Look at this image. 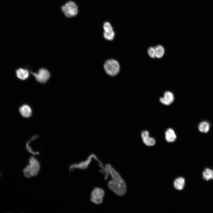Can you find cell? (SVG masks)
Segmentation results:
<instances>
[{
  "instance_id": "1",
  "label": "cell",
  "mask_w": 213,
  "mask_h": 213,
  "mask_svg": "<svg viewBox=\"0 0 213 213\" xmlns=\"http://www.w3.org/2000/svg\"><path fill=\"white\" fill-rule=\"evenodd\" d=\"M105 168L111 176V180L108 183L109 188L116 194L122 196L126 192V185L119 173L109 164L106 165Z\"/></svg>"
},
{
  "instance_id": "15",
  "label": "cell",
  "mask_w": 213,
  "mask_h": 213,
  "mask_svg": "<svg viewBox=\"0 0 213 213\" xmlns=\"http://www.w3.org/2000/svg\"><path fill=\"white\" fill-rule=\"evenodd\" d=\"M199 130L201 132L207 133L209 130V123L206 121L201 122L199 125Z\"/></svg>"
},
{
  "instance_id": "3",
  "label": "cell",
  "mask_w": 213,
  "mask_h": 213,
  "mask_svg": "<svg viewBox=\"0 0 213 213\" xmlns=\"http://www.w3.org/2000/svg\"><path fill=\"white\" fill-rule=\"evenodd\" d=\"M62 11L67 17L71 18L75 17L78 12V8L77 4L73 1H69L61 7Z\"/></svg>"
},
{
  "instance_id": "19",
  "label": "cell",
  "mask_w": 213,
  "mask_h": 213,
  "mask_svg": "<svg viewBox=\"0 0 213 213\" xmlns=\"http://www.w3.org/2000/svg\"><path fill=\"white\" fill-rule=\"evenodd\" d=\"M104 31L113 30V28L110 23L107 22H105L103 25Z\"/></svg>"
},
{
  "instance_id": "17",
  "label": "cell",
  "mask_w": 213,
  "mask_h": 213,
  "mask_svg": "<svg viewBox=\"0 0 213 213\" xmlns=\"http://www.w3.org/2000/svg\"><path fill=\"white\" fill-rule=\"evenodd\" d=\"M115 35L114 30L109 32H104L103 36L104 38L108 40H112L113 39Z\"/></svg>"
},
{
  "instance_id": "8",
  "label": "cell",
  "mask_w": 213,
  "mask_h": 213,
  "mask_svg": "<svg viewBox=\"0 0 213 213\" xmlns=\"http://www.w3.org/2000/svg\"><path fill=\"white\" fill-rule=\"evenodd\" d=\"M19 111L21 116L25 118L30 117L33 113L31 107L27 104H24L20 106L19 107Z\"/></svg>"
},
{
  "instance_id": "13",
  "label": "cell",
  "mask_w": 213,
  "mask_h": 213,
  "mask_svg": "<svg viewBox=\"0 0 213 213\" xmlns=\"http://www.w3.org/2000/svg\"><path fill=\"white\" fill-rule=\"evenodd\" d=\"M203 179L206 180L213 179V171L209 168H206L202 173Z\"/></svg>"
},
{
  "instance_id": "4",
  "label": "cell",
  "mask_w": 213,
  "mask_h": 213,
  "mask_svg": "<svg viewBox=\"0 0 213 213\" xmlns=\"http://www.w3.org/2000/svg\"><path fill=\"white\" fill-rule=\"evenodd\" d=\"M30 72L38 83L45 84L49 80L51 75L49 71L46 68L42 67L38 69L37 72H34L29 70Z\"/></svg>"
},
{
  "instance_id": "20",
  "label": "cell",
  "mask_w": 213,
  "mask_h": 213,
  "mask_svg": "<svg viewBox=\"0 0 213 213\" xmlns=\"http://www.w3.org/2000/svg\"><path fill=\"white\" fill-rule=\"evenodd\" d=\"M141 135V137L143 139L149 136V133L148 131L147 130H144L142 131Z\"/></svg>"
},
{
  "instance_id": "14",
  "label": "cell",
  "mask_w": 213,
  "mask_h": 213,
  "mask_svg": "<svg viewBox=\"0 0 213 213\" xmlns=\"http://www.w3.org/2000/svg\"><path fill=\"white\" fill-rule=\"evenodd\" d=\"M156 57L158 58L162 57L164 53V49L161 45H158L155 47Z\"/></svg>"
},
{
  "instance_id": "12",
  "label": "cell",
  "mask_w": 213,
  "mask_h": 213,
  "mask_svg": "<svg viewBox=\"0 0 213 213\" xmlns=\"http://www.w3.org/2000/svg\"><path fill=\"white\" fill-rule=\"evenodd\" d=\"M185 180L184 178L180 177L176 179L174 182V185L175 188L177 190H182L184 186Z\"/></svg>"
},
{
  "instance_id": "7",
  "label": "cell",
  "mask_w": 213,
  "mask_h": 213,
  "mask_svg": "<svg viewBox=\"0 0 213 213\" xmlns=\"http://www.w3.org/2000/svg\"><path fill=\"white\" fill-rule=\"evenodd\" d=\"M30 73L28 68L19 67L15 70V74L17 78L22 81L27 80L30 77Z\"/></svg>"
},
{
  "instance_id": "2",
  "label": "cell",
  "mask_w": 213,
  "mask_h": 213,
  "mask_svg": "<svg viewBox=\"0 0 213 213\" xmlns=\"http://www.w3.org/2000/svg\"><path fill=\"white\" fill-rule=\"evenodd\" d=\"M40 166L38 161L34 157L30 158L29 164L23 170L24 175L29 178L36 175L40 169Z\"/></svg>"
},
{
  "instance_id": "5",
  "label": "cell",
  "mask_w": 213,
  "mask_h": 213,
  "mask_svg": "<svg viewBox=\"0 0 213 213\" xmlns=\"http://www.w3.org/2000/svg\"><path fill=\"white\" fill-rule=\"evenodd\" d=\"M104 67L105 70L109 75L114 76L117 75L120 70V65L116 60L110 59L105 62Z\"/></svg>"
},
{
  "instance_id": "10",
  "label": "cell",
  "mask_w": 213,
  "mask_h": 213,
  "mask_svg": "<svg viewBox=\"0 0 213 213\" xmlns=\"http://www.w3.org/2000/svg\"><path fill=\"white\" fill-rule=\"evenodd\" d=\"M92 158L95 159L98 162L100 161L98 159L96 155L94 154H91L88 158L87 160L78 164H73L72 166V167L79 168L80 169H85L87 168L88 165L91 162Z\"/></svg>"
},
{
  "instance_id": "18",
  "label": "cell",
  "mask_w": 213,
  "mask_h": 213,
  "mask_svg": "<svg viewBox=\"0 0 213 213\" xmlns=\"http://www.w3.org/2000/svg\"><path fill=\"white\" fill-rule=\"evenodd\" d=\"M148 53L149 57L152 58H154L156 57L155 48L151 46L148 49Z\"/></svg>"
},
{
  "instance_id": "9",
  "label": "cell",
  "mask_w": 213,
  "mask_h": 213,
  "mask_svg": "<svg viewBox=\"0 0 213 213\" xmlns=\"http://www.w3.org/2000/svg\"><path fill=\"white\" fill-rule=\"evenodd\" d=\"M174 97L173 93L170 91H166L164 94L163 97L159 99L160 102L163 104L166 105H168L171 104L174 101Z\"/></svg>"
},
{
  "instance_id": "11",
  "label": "cell",
  "mask_w": 213,
  "mask_h": 213,
  "mask_svg": "<svg viewBox=\"0 0 213 213\" xmlns=\"http://www.w3.org/2000/svg\"><path fill=\"white\" fill-rule=\"evenodd\" d=\"M165 135L166 141L169 142H173L176 138V135L175 131L171 128H169L166 130Z\"/></svg>"
},
{
  "instance_id": "16",
  "label": "cell",
  "mask_w": 213,
  "mask_h": 213,
  "mask_svg": "<svg viewBox=\"0 0 213 213\" xmlns=\"http://www.w3.org/2000/svg\"><path fill=\"white\" fill-rule=\"evenodd\" d=\"M142 141L145 145L149 146H154L155 143L154 139L149 136L143 138Z\"/></svg>"
},
{
  "instance_id": "6",
  "label": "cell",
  "mask_w": 213,
  "mask_h": 213,
  "mask_svg": "<svg viewBox=\"0 0 213 213\" xmlns=\"http://www.w3.org/2000/svg\"><path fill=\"white\" fill-rule=\"evenodd\" d=\"M104 194V192L103 189L96 188L91 192V200L94 203L100 204L103 201Z\"/></svg>"
}]
</instances>
